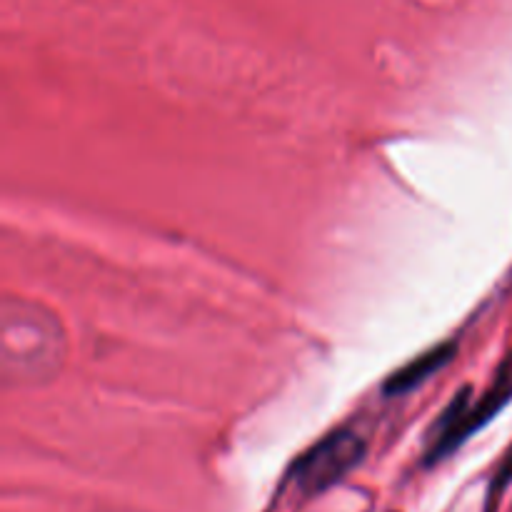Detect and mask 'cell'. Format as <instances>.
Segmentation results:
<instances>
[{
	"label": "cell",
	"instance_id": "2",
	"mask_svg": "<svg viewBox=\"0 0 512 512\" xmlns=\"http://www.w3.org/2000/svg\"><path fill=\"white\" fill-rule=\"evenodd\" d=\"M512 393L510 388L498 385L495 390L485 393L480 398V403H475L468 393L458 395L453 403L445 408V413L440 415L435 430L430 433V448H428V463H438V460L448 458L453 450H458V445H463L490 415L498 410V405H503V400Z\"/></svg>",
	"mask_w": 512,
	"mask_h": 512
},
{
	"label": "cell",
	"instance_id": "3",
	"mask_svg": "<svg viewBox=\"0 0 512 512\" xmlns=\"http://www.w3.org/2000/svg\"><path fill=\"white\" fill-rule=\"evenodd\" d=\"M453 355H455L453 343H445V345H438V348H433V350H425L423 355L413 358L410 363H405L403 368L395 370V373L390 375L388 383H385V388H383L385 395L410 393V390H415L418 385H423L430 375H435L440 368H445V365L453 360Z\"/></svg>",
	"mask_w": 512,
	"mask_h": 512
},
{
	"label": "cell",
	"instance_id": "1",
	"mask_svg": "<svg viewBox=\"0 0 512 512\" xmlns=\"http://www.w3.org/2000/svg\"><path fill=\"white\" fill-rule=\"evenodd\" d=\"M365 450L368 448H365L363 435L353 430H335L295 463V485L305 495L323 493L363 463Z\"/></svg>",
	"mask_w": 512,
	"mask_h": 512
}]
</instances>
